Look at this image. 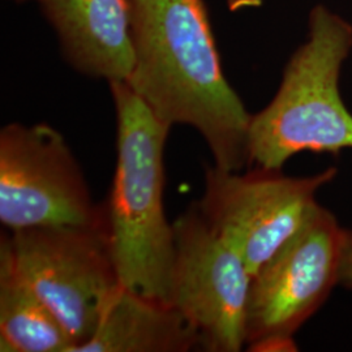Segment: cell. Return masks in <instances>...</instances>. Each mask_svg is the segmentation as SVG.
Instances as JSON below:
<instances>
[{
  "instance_id": "cell-11",
  "label": "cell",
  "mask_w": 352,
  "mask_h": 352,
  "mask_svg": "<svg viewBox=\"0 0 352 352\" xmlns=\"http://www.w3.org/2000/svg\"><path fill=\"white\" fill-rule=\"evenodd\" d=\"M74 342L59 318L13 263L0 238V351L71 352Z\"/></svg>"
},
{
  "instance_id": "cell-5",
  "label": "cell",
  "mask_w": 352,
  "mask_h": 352,
  "mask_svg": "<svg viewBox=\"0 0 352 352\" xmlns=\"http://www.w3.org/2000/svg\"><path fill=\"white\" fill-rule=\"evenodd\" d=\"M3 235L17 270L59 318L75 352L94 336L123 286L104 218L97 225L30 227Z\"/></svg>"
},
{
  "instance_id": "cell-9",
  "label": "cell",
  "mask_w": 352,
  "mask_h": 352,
  "mask_svg": "<svg viewBox=\"0 0 352 352\" xmlns=\"http://www.w3.org/2000/svg\"><path fill=\"white\" fill-rule=\"evenodd\" d=\"M64 56L82 75L126 81L136 62L131 0H39Z\"/></svg>"
},
{
  "instance_id": "cell-13",
  "label": "cell",
  "mask_w": 352,
  "mask_h": 352,
  "mask_svg": "<svg viewBox=\"0 0 352 352\" xmlns=\"http://www.w3.org/2000/svg\"><path fill=\"white\" fill-rule=\"evenodd\" d=\"M227 6L231 11H239L248 7H258L261 0H226Z\"/></svg>"
},
{
  "instance_id": "cell-1",
  "label": "cell",
  "mask_w": 352,
  "mask_h": 352,
  "mask_svg": "<svg viewBox=\"0 0 352 352\" xmlns=\"http://www.w3.org/2000/svg\"><path fill=\"white\" fill-rule=\"evenodd\" d=\"M135 68L126 82L168 126L197 129L214 164H251L252 115L222 72L204 0H131Z\"/></svg>"
},
{
  "instance_id": "cell-8",
  "label": "cell",
  "mask_w": 352,
  "mask_h": 352,
  "mask_svg": "<svg viewBox=\"0 0 352 352\" xmlns=\"http://www.w3.org/2000/svg\"><path fill=\"white\" fill-rule=\"evenodd\" d=\"M175 260L170 302L187 317L208 352H239L252 276L239 254L202 218L193 202L173 222Z\"/></svg>"
},
{
  "instance_id": "cell-7",
  "label": "cell",
  "mask_w": 352,
  "mask_h": 352,
  "mask_svg": "<svg viewBox=\"0 0 352 352\" xmlns=\"http://www.w3.org/2000/svg\"><path fill=\"white\" fill-rule=\"evenodd\" d=\"M103 221L63 135L45 123L0 131V222L11 231Z\"/></svg>"
},
{
  "instance_id": "cell-12",
  "label": "cell",
  "mask_w": 352,
  "mask_h": 352,
  "mask_svg": "<svg viewBox=\"0 0 352 352\" xmlns=\"http://www.w3.org/2000/svg\"><path fill=\"white\" fill-rule=\"evenodd\" d=\"M338 285L352 289V230H343Z\"/></svg>"
},
{
  "instance_id": "cell-4",
  "label": "cell",
  "mask_w": 352,
  "mask_h": 352,
  "mask_svg": "<svg viewBox=\"0 0 352 352\" xmlns=\"http://www.w3.org/2000/svg\"><path fill=\"white\" fill-rule=\"evenodd\" d=\"M343 230L336 215L317 204L252 277L245 317L250 351H298L294 334L338 285Z\"/></svg>"
},
{
  "instance_id": "cell-6",
  "label": "cell",
  "mask_w": 352,
  "mask_h": 352,
  "mask_svg": "<svg viewBox=\"0 0 352 352\" xmlns=\"http://www.w3.org/2000/svg\"><path fill=\"white\" fill-rule=\"evenodd\" d=\"M336 167L307 177L258 167L240 174L205 166L204 195L196 202L208 226L241 257L252 277L302 227L318 202V189Z\"/></svg>"
},
{
  "instance_id": "cell-2",
  "label": "cell",
  "mask_w": 352,
  "mask_h": 352,
  "mask_svg": "<svg viewBox=\"0 0 352 352\" xmlns=\"http://www.w3.org/2000/svg\"><path fill=\"white\" fill-rule=\"evenodd\" d=\"M116 167L103 218L120 283L170 302L174 225L164 206V144L170 129L126 81H111Z\"/></svg>"
},
{
  "instance_id": "cell-10",
  "label": "cell",
  "mask_w": 352,
  "mask_h": 352,
  "mask_svg": "<svg viewBox=\"0 0 352 352\" xmlns=\"http://www.w3.org/2000/svg\"><path fill=\"white\" fill-rule=\"evenodd\" d=\"M200 336L175 305L122 286L94 336L75 352H187Z\"/></svg>"
},
{
  "instance_id": "cell-3",
  "label": "cell",
  "mask_w": 352,
  "mask_h": 352,
  "mask_svg": "<svg viewBox=\"0 0 352 352\" xmlns=\"http://www.w3.org/2000/svg\"><path fill=\"white\" fill-rule=\"evenodd\" d=\"M351 47V26L324 7L314 10L308 41L289 59L276 97L252 115L251 164L280 170L302 151L352 149V113L340 91Z\"/></svg>"
},
{
  "instance_id": "cell-14",
  "label": "cell",
  "mask_w": 352,
  "mask_h": 352,
  "mask_svg": "<svg viewBox=\"0 0 352 352\" xmlns=\"http://www.w3.org/2000/svg\"><path fill=\"white\" fill-rule=\"evenodd\" d=\"M16 1H28V0H16Z\"/></svg>"
}]
</instances>
